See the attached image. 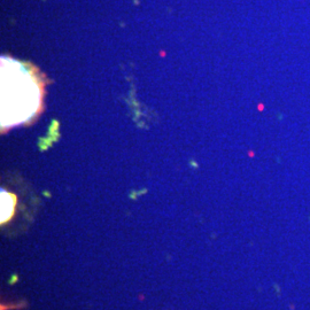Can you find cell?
Instances as JSON below:
<instances>
[{
    "label": "cell",
    "instance_id": "cell-1",
    "mask_svg": "<svg viewBox=\"0 0 310 310\" xmlns=\"http://www.w3.org/2000/svg\"><path fill=\"white\" fill-rule=\"evenodd\" d=\"M43 85L36 69L16 60L1 58V126L31 119L40 110Z\"/></svg>",
    "mask_w": 310,
    "mask_h": 310
},
{
    "label": "cell",
    "instance_id": "cell-2",
    "mask_svg": "<svg viewBox=\"0 0 310 310\" xmlns=\"http://www.w3.org/2000/svg\"><path fill=\"white\" fill-rule=\"evenodd\" d=\"M14 196L7 192L1 191V222H6L10 218L14 212Z\"/></svg>",
    "mask_w": 310,
    "mask_h": 310
}]
</instances>
